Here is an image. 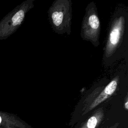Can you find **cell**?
<instances>
[{
	"label": "cell",
	"instance_id": "cell-3",
	"mask_svg": "<svg viewBox=\"0 0 128 128\" xmlns=\"http://www.w3.org/2000/svg\"><path fill=\"white\" fill-rule=\"evenodd\" d=\"M35 0H24L0 21V40L8 38L20 26L26 14L34 6Z\"/></svg>",
	"mask_w": 128,
	"mask_h": 128
},
{
	"label": "cell",
	"instance_id": "cell-8",
	"mask_svg": "<svg viewBox=\"0 0 128 128\" xmlns=\"http://www.w3.org/2000/svg\"><path fill=\"white\" fill-rule=\"evenodd\" d=\"M128 101H126V104H125V108H126V109H128Z\"/></svg>",
	"mask_w": 128,
	"mask_h": 128
},
{
	"label": "cell",
	"instance_id": "cell-6",
	"mask_svg": "<svg viewBox=\"0 0 128 128\" xmlns=\"http://www.w3.org/2000/svg\"><path fill=\"white\" fill-rule=\"evenodd\" d=\"M0 128H30L18 116L0 110Z\"/></svg>",
	"mask_w": 128,
	"mask_h": 128
},
{
	"label": "cell",
	"instance_id": "cell-1",
	"mask_svg": "<svg viewBox=\"0 0 128 128\" xmlns=\"http://www.w3.org/2000/svg\"><path fill=\"white\" fill-rule=\"evenodd\" d=\"M103 50L104 67L119 61L128 64V6L122 3L116 5L111 16Z\"/></svg>",
	"mask_w": 128,
	"mask_h": 128
},
{
	"label": "cell",
	"instance_id": "cell-4",
	"mask_svg": "<svg viewBox=\"0 0 128 128\" xmlns=\"http://www.w3.org/2000/svg\"><path fill=\"white\" fill-rule=\"evenodd\" d=\"M100 21L98 8L94 2L92 1L88 4L86 8L80 36L83 40L90 42L94 47H98L100 44Z\"/></svg>",
	"mask_w": 128,
	"mask_h": 128
},
{
	"label": "cell",
	"instance_id": "cell-7",
	"mask_svg": "<svg viewBox=\"0 0 128 128\" xmlns=\"http://www.w3.org/2000/svg\"><path fill=\"white\" fill-rule=\"evenodd\" d=\"M102 113L99 112L89 118L81 128H95L101 119Z\"/></svg>",
	"mask_w": 128,
	"mask_h": 128
},
{
	"label": "cell",
	"instance_id": "cell-2",
	"mask_svg": "<svg viewBox=\"0 0 128 128\" xmlns=\"http://www.w3.org/2000/svg\"><path fill=\"white\" fill-rule=\"evenodd\" d=\"M48 20L52 30L58 34H71L72 0H54L48 11Z\"/></svg>",
	"mask_w": 128,
	"mask_h": 128
},
{
	"label": "cell",
	"instance_id": "cell-5",
	"mask_svg": "<svg viewBox=\"0 0 128 128\" xmlns=\"http://www.w3.org/2000/svg\"><path fill=\"white\" fill-rule=\"evenodd\" d=\"M120 80V76L119 74L116 75V76L105 86L104 89L100 92V94L96 98H95L86 108V112H88L110 96L116 90Z\"/></svg>",
	"mask_w": 128,
	"mask_h": 128
}]
</instances>
